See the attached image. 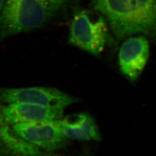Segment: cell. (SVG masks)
<instances>
[{
  "label": "cell",
  "mask_w": 156,
  "mask_h": 156,
  "mask_svg": "<svg viewBox=\"0 0 156 156\" xmlns=\"http://www.w3.org/2000/svg\"><path fill=\"white\" fill-rule=\"evenodd\" d=\"M117 40L135 34L156 39V0H92Z\"/></svg>",
  "instance_id": "6da1fadb"
},
{
  "label": "cell",
  "mask_w": 156,
  "mask_h": 156,
  "mask_svg": "<svg viewBox=\"0 0 156 156\" xmlns=\"http://www.w3.org/2000/svg\"><path fill=\"white\" fill-rule=\"evenodd\" d=\"M55 14L42 0H6L0 11V40L39 28Z\"/></svg>",
  "instance_id": "7a4b0ae2"
},
{
  "label": "cell",
  "mask_w": 156,
  "mask_h": 156,
  "mask_svg": "<svg viewBox=\"0 0 156 156\" xmlns=\"http://www.w3.org/2000/svg\"><path fill=\"white\" fill-rule=\"evenodd\" d=\"M112 38L107 22L101 15L92 19L84 11L75 13L71 23L69 43L96 57H100Z\"/></svg>",
  "instance_id": "3957f363"
},
{
  "label": "cell",
  "mask_w": 156,
  "mask_h": 156,
  "mask_svg": "<svg viewBox=\"0 0 156 156\" xmlns=\"http://www.w3.org/2000/svg\"><path fill=\"white\" fill-rule=\"evenodd\" d=\"M0 101L7 104L30 103L64 109L79 101L59 90L44 87L0 89Z\"/></svg>",
  "instance_id": "277c9868"
},
{
  "label": "cell",
  "mask_w": 156,
  "mask_h": 156,
  "mask_svg": "<svg viewBox=\"0 0 156 156\" xmlns=\"http://www.w3.org/2000/svg\"><path fill=\"white\" fill-rule=\"evenodd\" d=\"M60 120L19 123L12 125V128L31 144L50 153L70 144L62 133Z\"/></svg>",
  "instance_id": "5b68a950"
},
{
  "label": "cell",
  "mask_w": 156,
  "mask_h": 156,
  "mask_svg": "<svg viewBox=\"0 0 156 156\" xmlns=\"http://www.w3.org/2000/svg\"><path fill=\"white\" fill-rule=\"evenodd\" d=\"M150 55L148 39L143 35L130 37L121 46L119 64L123 75L131 82L140 77Z\"/></svg>",
  "instance_id": "8992f818"
},
{
  "label": "cell",
  "mask_w": 156,
  "mask_h": 156,
  "mask_svg": "<svg viewBox=\"0 0 156 156\" xmlns=\"http://www.w3.org/2000/svg\"><path fill=\"white\" fill-rule=\"evenodd\" d=\"M63 109L30 103L9 104L2 109L4 120L9 124L55 121L62 119Z\"/></svg>",
  "instance_id": "52a82bcc"
},
{
  "label": "cell",
  "mask_w": 156,
  "mask_h": 156,
  "mask_svg": "<svg viewBox=\"0 0 156 156\" xmlns=\"http://www.w3.org/2000/svg\"><path fill=\"white\" fill-rule=\"evenodd\" d=\"M59 122L63 134L70 141H100L102 140L94 119L87 113L76 114L61 119Z\"/></svg>",
  "instance_id": "ba28073f"
},
{
  "label": "cell",
  "mask_w": 156,
  "mask_h": 156,
  "mask_svg": "<svg viewBox=\"0 0 156 156\" xmlns=\"http://www.w3.org/2000/svg\"><path fill=\"white\" fill-rule=\"evenodd\" d=\"M0 138L6 147L16 156H50L49 153L24 139L8 126L0 128Z\"/></svg>",
  "instance_id": "9c48e42d"
},
{
  "label": "cell",
  "mask_w": 156,
  "mask_h": 156,
  "mask_svg": "<svg viewBox=\"0 0 156 156\" xmlns=\"http://www.w3.org/2000/svg\"><path fill=\"white\" fill-rule=\"evenodd\" d=\"M55 13L66 5L70 0H42Z\"/></svg>",
  "instance_id": "30bf717a"
},
{
  "label": "cell",
  "mask_w": 156,
  "mask_h": 156,
  "mask_svg": "<svg viewBox=\"0 0 156 156\" xmlns=\"http://www.w3.org/2000/svg\"><path fill=\"white\" fill-rule=\"evenodd\" d=\"M6 0H0V11L2 8V6L4 5Z\"/></svg>",
  "instance_id": "8fae6325"
},
{
  "label": "cell",
  "mask_w": 156,
  "mask_h": 156,
  "mask_svg": "<svg viewBox=\"0 0 156 156\" xmlns=\"http://www.w3.org/2000/svg\"><path fill=\"white\" fill-rule=\"evenodd\" d=\"M90 154L89 152H87V151H84L83 153H82V154L79 155V156H90Z\"/></svg>",
  "instance_id": "7c38bea8"
},
{
  "label": "cell",
  "mask_w": 156,
  "mask_h": 156,
  "mask_svg": "<svg viewBox=\"0 0 156 156\" xmlns=\"http://www.w3.org/2000/svg\"></svg>",
  "instance_id": "4fadbf2b"
}]
</instances>
